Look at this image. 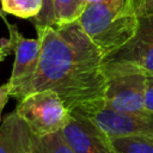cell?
Listing matches in <instances>:
<instances>
[{"mask_svg": "<svg viewBox=\"0 0 153 153\" xmlns=\"http://www.w3.org/2000/svg\"><path fill=\"white\" fill-rule=\"evenodd\" d=\"M37 37L42 41L37 71L27 84L11 92V97L20 100L30 93L51 90L71 114L86 115L104 106L105 56L79 22L47 27Z\"/></svg>", "mask_w": 153, "mask_h": 153, "instance_id": "1", "label": "cell"}, {"mask_svg": "<svg viewBox=\"0 0 153 153\" xmlns=\"http://www.w3.org/2000/svg\"><path fill=\"white\" fill-rule=\"evenodd\" d=\"M78 22L88 38L102 50L105 59L129 42L139 25L133 0L88 2Z\"/></svg>", "mask_w": 153, "mask_h": 153, "instance_id": "2", "label": "cell"}, {"mask_svg": "<svg viewBox=\"0 0 153 153\" xmlns=\"http://www.w3.org/2000/svg\"><path fill=\"white\" fill-rule=\"evenodd\" d=\"M14 111L27 124L33 136L62 131L72 118V114L63 100L51 90L25 96L18 100Z\"/></svg>", "mask_w": 153, "mask_h": 153, "instance_id": "3", "label": "cell"}, {"mask_svg": "<svg viewBox=\"0 0 153 153\" xmlns=\"http://www.w3.org/2000/svg\"><path fill=\"white\" fill-rule=\"evenodd\" d=\"M103 69H128L153 74V16L139 18L135 35L104 60Z\"/></svg>", "mask_w": 153, "mask_h": 153, "instance_id": "4", "label": "cell"}, {"mask_svg": "<svg viewBox=\"0 0 153 153\" xmlns=\"http://www.w3.org/2000/svg\"><path fill=\"white\" fill-rule=\"evenodd\" d=\"M106 76L104 106L122 112L145 109L147 74L140 71L103 69Z\"/></svg>", "mask_w": 153, "mask_h": 153, "instance_id": "5", "label": "cell"}, {"mask_svg": "<svg viewBox=\"0 0 153 153\" xmlns=\"http://www.w3.org/2000/svg\"><path fill=\"white\" fill-rule=\"evenodd\" d=\"M80 116L87 118L110 140L117 137L153 136V112L147 109L122 112L102 106L90 114Z\"/></svg>", "mask_w": 153, "mask_h": 153, "instance_id": "6", "label": "cell"}, {"mask_svg": "<svg viewBox=\"0 0 153 153\" xmlns=\"http://www.w3.org/2000/svg\"><path fill=\"white\" fill-rule=\"evenodd\" d=\"M0 17L7 25L10 33L7 41H2V45H5L11 51V54H14L13 69L8 80L11 92H13L27 84L36 73L41 59L42 41L38 37L36 39L25 38L18 31L17 25L10 24L7 22L2 11H0Z\"/></svg>", "mask_w": 153, "mask_h": 153, "instance_id": "7", "label": "cell"}, {"mask_svg": "<svg viewBox=\"0 0 153 153\" xmlns=\"http://www.w3.org/2000/svg\"><path fill=\"white\" fill-rule=\"evenodd\" d=\"M61 133L74 153H117L110 139L80 115L72 114L71 121Z\"/></svg>", "mask_w": 153, "mask_h": 153, "instance_id": "8", "label": "cell"}, {"mask_svg": "<svg viewBox=\"0 0 153 153\" xmlns=\"http://www.w3.org/2000/svg\"><path fill=\"white\" fill-rule=\"evenodd\" d=\"M32 133L16 111L0 123V153H31Z\"/></svg>", "mask_w": 153, "mask_h": 153, "instance_id": "9", "label": "cell"}, {"mask_svg": "<svg viewBox=\"0 0 153 153\" xmlns=\"http://www.w3.org/2000/svg\"><path fill=\"white\" fill-rule=\"evenodd\" d=\"M87 5L88 0H53L55 26L78 22Z\"/></svg>", "mask_w": 153, "mask_h": 153, "instance_id": "10", "label": "cell"}, {"mask_svg": "<svg viewBox=\"0 0 153 153\" xmlns=\"http://www.w3.org/2000/svg\"><path fill=\"white\" fill-rule=\"evenodd\" d=\"M31 153H74L61 131L45 136H33Z\"/></svg>", "mask_w": 153, "mask_h": 153, "instance_id": "11", "label": "cell"}, {"mask_svg": "<svg viewBox=\"0 0 153 153\" xmlns=\"http://www.w3.org/2000/svg\"><path fill=\"white\" fill-rule=\"evenodd\" d=\"M43 0H1V11L23 19H33L42 10Z\"/></svg>", "mask_w": 153, "mask_h": 153, "instance_id": "12", "label": "cell"}, {"mask_svg": "<svg viewBox=\"0 0 153 153\" xmlns=\"http://www.w3.org/2000/svg\"><path fill=\"white\" fill-rule=\"evenodd\" d=\"M117 153H153V136L111 139Z\"/></svg>", "mask_w": 153, "mask_h": 153, "instance_id": "13", "label": "cell"}, {"mask_svg": "<svg viewBox=\"0 0 153 153\" xmlns=\"http://www.w3.org/2000/svg\"><path fill=\"white\" fill-rule=\"evenodd\" d=\"M37 33L42 32L47 27L55 26L54 14H53V0H43V6L37 17L32 19Z\"/></svg>", "mask_w": 153, "mask_h": 153, "instance_id": "14", "label": "cell"}, {"mask_svg": "<svg viewBox=\"0 0 153 153\" xmlns=\"http://www.w3.org/2000/svg\"><path fill=\"white\" fill-rule=\"evenodd\" d=\"M133 6L137 18L153 16V0H133Z\"/></svg>", "mask_w": 153, "mask_h": 153, "instance_id": "15", "label": "cell"}, {"mask_svg": "<svg viewBox=\"0 0 153 153\" xmlns=\"http://www.w3.org/2000/svg\"><path fill=\"white\" fill-rule=\"evenodd\" d=\"M145 109L153 112V74H148L146 78Z\"/></svg>", "mask_w": 153, "mask_h": 153, "instance_id": "16", "label": "cell"}, {"mask_svg": "<svg viewBox=\"0 0 153 153\" xmlns=\"http://www.w3.org/2000/svg\"><path fill=\"white\" fill-rule=\"evenodd\" d=\"M11 97V86L8 81L4 85H0V123L2 121V111L8 102V98Z\"/></svg>", "mask_w": 153, "mask_h": 153, "instance_id": "17", "label": "cell"}, {"mask_svg": "<svg viewBox=\"0 0 153 153\" xmlns=\"http://www.w3.org/2000/svg\"><path fill=\"white\" fill-rule=\"evenodd\" d=\"M10 54H11V51H10L5 45H2V44H1V47H0V62H1V61H4V60H5Z\"/></svg>", "mask_w": 153, "mask_h": 153, "instance_id": "18", "label": "cell"}]
</instances>
